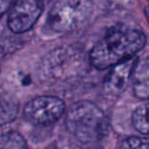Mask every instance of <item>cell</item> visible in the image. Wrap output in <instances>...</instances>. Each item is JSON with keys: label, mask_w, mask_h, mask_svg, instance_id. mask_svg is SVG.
<instances>
[{"label": "cell", "mask_w": 149, "mask_h": 149, "mask_svg": "<svg viewBox=\"0 0 149 149\" xmlns=\"http://www.w3.org/2000/svg\"><path fill=\"white\" fill-rule=\"evenodd\" d=\"M146 36L138 29L117 26L93 46L89 62L98 70L108 69L131 59L144 48Z\"/></svg>", "instance_id": "6da1fadb"}, {"label": "cell", "mask_w": 149, "mask_h": 149, "mask_svg": "<svg viewBox=\"0 0 149 149\" xmlns=\"http://www.w3.org/2000/svg\"><path fill=\"white\" fill-rule=\"evenodd\" d=\"M67 130L81 143H96L110 132V121L94 102L79 100L69 107L65 120Z\"/></svg>", "instance_id": "7a4b0ae2"}, {"label": "cell", "mask_w": 149, "mask_h": 149, "mask_svg": "<svg viewBox=\"0 0 149 149\" xmlns=\"http://www.w3.org/2000/svg\"><path fill=\"white\" fill-rule=\"evenodd\" d=\"M93 9L92 0H58L50 9L47 24L55 33H71L88 22Z\"/></svg>", "instance_id": "3957f363"}, {"label": "cell", "mask_w": 149, "mask_h": 149, "mask_svg": "<svg viewBox=\"0 0 149 149\" xmlns=\"http://www.w3.org/2000/svg\"><path fill=\"white\" fill-rule=\"evenodd\" d=\"M66 111L65 102L58 96L41 95L33 98L24 107V117L37 126L56 123Z\"/></svg>", "instance_id": "277c9868"}, {"label": "cell", "mask_w": 149, "mask_h": 149, "mask_svg": "<svg viewBox=\"0 0 149 149\" xmlns=\"http://www.w3.org/2000/svg\"><path fill=\"white\" fill-rule=\"evenodd\" d=\"M43 10V0H16L9 9L8 28L14 33H26L37 24Z\"/></svg>", "instance_id": "5b68a950"}, {"label": "cell", "mask_w": 149, "mask_h": 149, "mask_svg": "<svg viewBox=\"0 0 149 149\" xmlns=\"http://www.w3.org/2000/svg\"><path fill=\"white\" fill-rule=\"evenodd\" d=\"M136 61L137 59L133 57L111 67L112 69L104 81V90L107 94L118 96L125 90L128 83L131 80Z\"/></svg>", "instance_id": "8992f818"}, {"label": "cell", "mask_w": 149, "mask_h": 149, "mask_svg": "<svg viewBox=\"0 0 149 149\" xmlns=\"http://www.w3.org/2000/svg\"><path fill=\"white\" fill-rule=\"evenodd\" d=\"M130 81L136 97L149 100V57L136 61Z\"/></svg>", "instance_id": "52a82bcc"}, {"label": "cell", "mask_w": 149, "mask_h": 149, "mask_svg": "<svg viewBox=\"0 0 149 149\" xmlns=\"http://www.w3.org/2000/svg\"><path fill=\"white\" fill-rule=\"evenodd\" d=\"M18 104L13 97L0 93V126L8 124L16 118Z\"/></svg>", "instance_id": "ba28073f"}, {"label": "cell", "mask_w": 149, "mask_h": 149, "mask_svg": "<svg viewBox=\"0 0 149 149\" xmlns=\"http://www.w3.org/2000/svg\"><path fill=\"white\" fill-rule=\"evenodd\" d=\"M132 124L139 133L149 135V102L141 104L134 111Z\"/></svg>", "instance_id": "9c48e42d"}, {"label": "cell", "mask_w": 149, "mask_h": 149, "mask_svg": "<svg viewBox=\"0 0 149 149\" xmlns=\"http://www.w3.org/2000/svg\"><path fill=\"white\" fill-rule=\"evenodd\" d=\"M28 144L20 133L9 131L0 135V149H26Z\"/></svg>", "instance_id": "30bf717a"}, {"label": "cell", "mask_w": 149, "mask_h": 149, "mask_svg": "<svg viewBox=\"0 0 149 149\" xmlns=\"http://www.w3.org/2000/svg\"><path fill=\"white\" fill-rule=\"evenodd\" d=\"M120 149H149V136H130L122 142Z\"/></svg>", "instance_id": "8fae6325"}, {"label": "cell", "mask_w": 149, "mask_h": 149, "mask_svg": "<svg viewBox=\"0 0 149 149\" xmlns=\"http://www.w3.org/2000/svg\"><path fill=\"white\" fill-rule=\"evenodd\" d=\"M16 0H0V18L12 7Z\"/></svg>", "instance_id": "7c38bea8"}, {"label": "cell", "mask_w": 149, "mask_h": 149, "mask_svg": "<svg viewBox=\"0 0 149 149\" xmlns=\"http://www.w3.org/2000/svg\"><path fill=\"white\" fill-rule=\"evenodd\" d=\"M145 15H146V18H147V20L149 22V8H146L145 9Z\"/></svg>", "instance_id": "4fadbf2b"}]
</instances>
